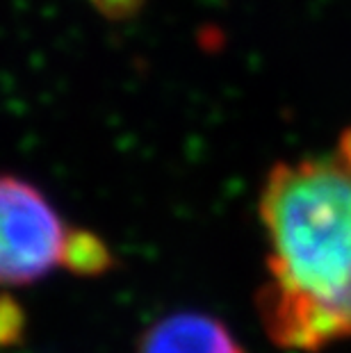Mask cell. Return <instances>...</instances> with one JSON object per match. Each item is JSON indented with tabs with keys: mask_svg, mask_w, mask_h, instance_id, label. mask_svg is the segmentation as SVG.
Returning a JSON list of instances; mask_svg holds the SVG:
<instances>
[{
	"mask_svg": "<svg viewBox=\"0 0 351 353\" xmlns=\"http://www.w3.org/2000/svg\"><path fill=\"white\" fill-rule=\"evenodd\" d=\"M23 312H21L19 303H14L7 296L0 299V347L19 342L23 335Z\"/></svg>",
	"mask_w": 351,
	"mask_h": 353,
	"instance_id": "5",
	"label": "cell"
},
{
	"mask_svg": "<svg viewBox=\"0 0 351 353\" xmlns=\"http://www.w3.org/2000/svg\"><path fill=\"white\" fill-rule=\"evenodd\" d=\"M89 3L110 21H126L144 10L146 0H89Z\"/></svg>",
	"mask_w": 351,
	"mask_h": 353,
	"instance_id": "6",
	"label": "cell"
},
{
	"mask_svg": "<svg viewBox=\"0 0 351 353\" xmlns=\"http://www.w3.org/2000/svg\"><path fill=\"white\" fill-rule=\"evenodd\" d=\"M258 208L270 249L258 314L272 342L351 340V164L340 153L274 164Z\"/></svg>",
	"mask_w": 351,
	"mask_h": 353,
	"instance_id": "1",
	"label": "cell"
},
{
	"mask_svg": "<svg viewBox=\"0 0 351 353\" xmlns=\"http://www.w3.org/2000/svg\"><path fill=\"white\" fill-rule=\"evenodd\" d=\"M71 230L34 185L0 176V285L21 288L64 267Z\"/></svg>",
	"mask_w": 351,
	"mask_h": 353,
	"instance_id": "2",
	"label": "cell"
},
{
	"mask_svg": "<svg viewBox=\"0 0 351 353\" xmlns=\"http://www.w3.org/2000/svg\"><path fill=\"white\" fill-rule=\"evenodd\" d=\"M135 353H246L219 319L205 312H174L151 324Z\"/></svg>",
	"mask_w": 351,
	"mask_h": 353,
	"instance_id": "3",
	"label": "cell"
},
{
	"mask_svg": "<svg viewBox=\"0 0 351 353\" xmlns=\"http://www.w3.org/2000/svg\"><path fill=\"white\" fill-rule=\"evenodd\" d=\"M64 267L76 274L99 276L112 267V253L92 232L71 230L69 244H66Z\"/></svg>",
	"mask_w": 351,
	"mask_h": 353,
	"instance_id": "4",
	"label": "cell"
}]
</instances>
